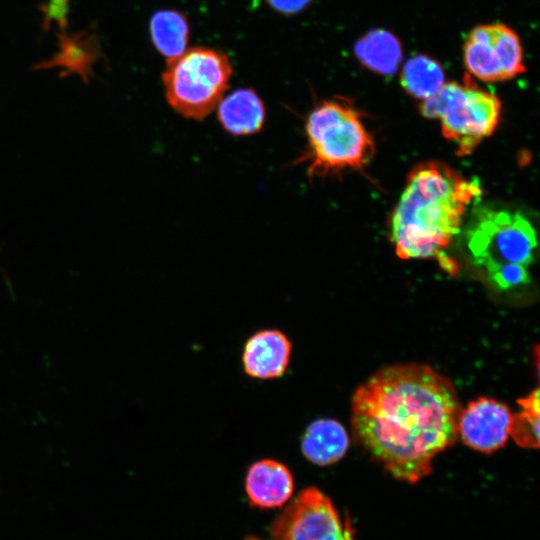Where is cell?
<instances>
[{
	"label": "cell",
	"instance_id": "30bf717a",
	"mask_svg": "<svg viewBox=\"0 0 540 540\" xmlns=\"http://www.w3.org/2000/svg\"><path fill=\"white\" fill-rule=\"evenodd\" d=\"M292 343L278 329H263L251 335L243 349L244 371L252 378L267 380L281 377L287 370Z\"/></svg>",
	"mask_w": 540,
	"mask_h": 540
},
{
	"label": "cell",
	"instance_id": "5bb4252c",
	"mask_svg": "<svg viewBox=\"0 0 540 540\" xmlns=\"http://www.w3.org/2000/svg\"><path fill=\"white\" fill-rule=\"evenodd\" d=\"M357 59L369 70L382 75L394 74L403 58L402 45L391 32L377 29L355 44Z\"/></svg>",
	"mask_w": 540,
	"mask_h": 540
},
{
	"label": "cell",
	"instance_id": "e0dca14e",
	"mask_svg": "<svg viewBox=\"0 0 540 540\" xmlns=\"http://www.w3.org/2000/svg\"><path fill=\"white\" fill-rule=\"evenodd\" d=\"M539 394V389L536 388L526 397L518 399L521 411L512 414L509 436L523 448H539Z\"/></svg>",
	"mask_w": 540,
	"mask_h": 540
},
{
	"label": "cell",
	"instance_id": "6da1fadb",
	"mask_svg": "<svg viewBox=\"0 0 540 540\" xmlns=\"http://www.w3.org/2000/svg\"><path fill=\"white\" fill-rule=\"evenodd\" d=\"M358 442L396 479L416 483L455 443L461 410L453 383L430 366L397 364L374 373L353 394Z\"/></svg>",
	"mask_w": 540,
	"mask_h": 540
},
{
	"label": "cell",
	"instance_id": "52a82bcc",
	"mask_svg": "<svg viewBox=\"0 0 540 540\" xmlns=\"http://www.w3.org/2000/svg\"><path fill=\"white\" fill-rule=\"evenodd\" d=\"M272 540H355L349 519L316 487L302 490L270 527Z\"/></svg>",
	"mask_w": 540,
	"mask_h": 540
},
{
	"label": "cell",
	"instance_id": "3957f363",
	"mask_svg": "<svg viewBox=\"0 0 540 540\" xmlns=\"http://www.w3.org/2000/svg\"><path fill=\"white\" fill-rule=\"evenodd\" d=\"M304 129L307 146L297 163L307 164L310 178L362 169L375 151L360 113L341 97L318 103Z\"/></svg>",
	"mask_w": 540,
	"mask_h": 540
},
{
	"label": "cell",
	"instance_id": "9c48e42d",
	"mask_svg": "<svg viewBox=\"0 0 540 540\" xmlns=\"http://www.w3.org/2000/svg\"><path fill=\"white\" fill-rule=\"evenodd\" d=\"M511 419L512 413L506 404L493 398L479 397L461 408L458 436L468 447L490 454L507 442Z\"/></svg>",
	"mask_w": 540,
	"mask_h": 540
},
{
	"label": "cell",
	"instance_id": "9a60e30c",
	"mask_svg": "<svg viewBox=\"0 0 540 540\" xmlns=\"http://www.w3.org/2000/svg\"><path fill=\"white\" fill-rule=\"evenodd\" d=\"M150 35L156 49L174 59L186 51L189 25L186 16L177 10H160L150 20Z\"/></svg>",
	"mask_w": 540,
	"mask_h": 540
},
{
	"label": "cell",
	"instance_id": "ac0fdd59",
	"mask_svg": "<svg viewBox=\"0 0 540 540\" xmlns=\"http://www.w3.org/2000/svg\"><path fill=\"white\" fill-rule=\"evenodd\" d=\"M486 275L492 284L501 290H507L530 282L527 267L520 264L502 265Z\"/></svg>",
	"mask_w": 540,
	"mask_h": 540
},
{
	"label": "cell",
	"instance_id": "2e32d148",
	"mask_svg": "<svg viewBox=\"0 0 540 540\" xmlns=\"http://www.w3.org/2000/svg\"><path fill=\"white\" fill-rule=\"evenodd\" d=\"M400 82L408 94L423 101L436 94L444 85L445 73L438 61L418 54L405 62Z\"/></svg>",
	"mask_w": 540,
	"mask_h": 540
},
{
	"label": "cell",
	"instance_id": "7a4b0ae2",
	"mask_svg": "<svg viewBox=\"0 0 540 540\" xmlns=\"http://www.w3.org/2000/svg\"><path fill=\"white\" fill-rule=\"evenodd\" d=\"M481 193L468 180L441 162L415 167L392 214L390 237L402 259L435 258L447 272L456 263L444 250L460 231L468 207Z\"/></svg>",
	"mask_w": 540,
	"mask_h": 540
},
{
	"label": "cell",
	"instance_id": "277c9868",
	"mask_svg": "<svg viewBox=\"0 0 540 540\" xmlns=\"http://www.w3.org/2000/svg\"><path fill=\"white\" fill-rule=\"evenodd\" d=\"M420 111L426 118L440 120L444 137L464 156L494 132L501 102L466 74L461 83H444L436 94L422 101Z\"/></svg>",
	"mask_w": 540,
	"mask_h": 540
},
{
	"label": "cell",
	"instance_id": "ffe728a7",
	"mask_svg": "<svg viewBox=\"0 0 540 540\" xmlns=\"http://www.w3.org/2000/svg\"><path fill=\"white\" fill-rule=\"evenodd\" d=\"M270 7L281 14L292 15L305 9L312 0H266Z\"/></svg>",
	"mask_w": 540,
	"mask_h": 540
},
{
	"label": "cell",
	"instance_id": "d6986e66",
	"mask_svg": "<svg viewBox=\"0 0 540 540\" xmlns=\"http://www.w3.org/2000/svg\"><path fill=\"white\" fill-rule=\"evenodd\" d=\"M69 0H49L46 8V17L64 27L67 22Z\"/></svg>",
	"mask_w": 540,
	"mask_h": 540
},
{
	"label": "cell",
	"instance_id": "44dd1931",
	"mask_svg": "<svg viewBox=\"0 0 540 540\" xmlns=\"http://www.w3.org/2000/svg\"><path fill=\"white\" fill-rule=\"evenodd\" d=\"M245 540H262V539L252 536V537H247Z\"/></svg>",
	"mask_w": 540,
	"mask_h": 540
},
{
	"label": "cell",
	"instance_id": "ba28073f",
	"mask_svg": "<svg viewBox=\"0 0 540 540\" xmlns=\"http://www.w3.org/2000/svg\"><path fill=\"white\" fill-rule=\"evenodd\" d=\"M463 61L470 74L485 82L505 81L525 72L520 38L502 23L474 27L463 46Z\"/></svg>",
	"mask_w": 540,
	"mask_h": 540
},
{
	"label": "cell",
	"instance_id": "5b68a950",
	"mask_svg": "<svg viewBox=\"0 0 540 540\" xmlns=\"http://www.w3.org/2000/svg\"><path fill=\"white\" fill-rule=\"evenodd\" d=\"M232 66L219 50L193 47L167 60L162 74L165 96L171 108L187 119H205L224 97Z\"/></svg>",
	"mask_w": 540,
	"mask_h": 540
},
{
	"label": "cell",
	"instance_id": "8fae6325",
	"mask_svg": "<svg viewBox=\"0 0 540 540\" xmlns=\"http://www.w3.org/2000/svg\"><path fill=\"white\" fill-rule=\"evenodd\" d=\"M245 491L250 503L258 508L281 507L293 494L294 477L282 462L261 459L249 466L245 477Z\"/></svg>",
	"mask_w": 540,
	"mask_h": 540
},
{
	"label": "cell",
	"instance_id": "7c38bea8",
	"mask_svg": "<svg viewBox=\"0 0 540 540\" xmlns=\"http://www.w3.org/2000/svg\"><path fill=\"white\" fill-rule=\"evenodd\" d=\"M216 108L220 125L233 136L258 133L265 123V105L251 88L233 91L223 97Z\"/></svg>",
	"mask_w": 540,
	"mask_h": 540
},
{
	"label": "cell",
	"instance_id": "4fadbf2b",
	"mask_svg": "<svg viewBox=\"0 0 540 540\" xmlns=\"http://www.w3.org/2000/svg\"><path fill=\"white\" fill-rule=\"evenodd\" d=\"M349 436L335 419L320 418L311 422L301 437L304 457L318 466H328L342 459L349 448Z\"/></svg>",
	"mask_w": 540,
	"mask_h": 540
},
{
	"label": "cell",
	"instance_id": "8992f818",
	"mask_svg": "<svg viewBox=\"0 0 540 540\" xmlns=\"http://www.w3.org/2000/svg\"><path fill=\"white\" fill-rule=\"evenodd\" d=\"M467 245L474 262L487 274L502 265H530L537 239L532 224L520 212L480 208L470 222Z\"/></svg>",
	"mask_w": 540,
	"mask_h": 540
}]
</instances>
